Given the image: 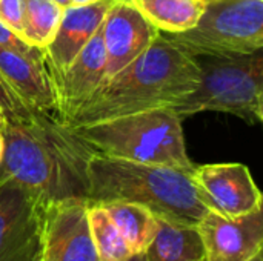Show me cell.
<instances>
[{
    "label": "cell",
    "mask_w": 263,
    "mask_h": 261,
    "mask_svg": "<svg viewBox=\"0 0 263 261\" xmlns=\"http://www.w3.org/2000/svg\"><path fill=\"white\" fill-rule=\"evenodd\" d=\"M2 129L0 183L22 188L42 205L86 198V166L94 151L55 114L6 118Z\"/></svg>",
    "instance_id": "6da1fadb"
},
{
    "label": "cell",
    "mask_w": 263,
    "mask_h": 261,
    "mask_svg": "<svg viewBox=\"0 0 263 261\" xmlns=\"http://www.w3.org/2000/svg\"><path fill=\"white\" fill-rule=\"evenodd\" d=\"M199 80L196 57L160 32L143 54L106 78L62 123L72 129L134 112L171 108L193 92Z\"/></svg>",
    "instance_id": "7a4b0ae2"
},
{
    "label": "cell",
    "mask_w": 263,
    "mask_h": 261,
    "mask_svg": "<svg viewBox=\"0 0 263 261\" xmlns=\"http://www.w3.org/2000/svg\"><path fill=\"white\" fill-rule=\"evenodd\" d=\"M86 177L89 203H136L156 217L186 225H197L208 212L197 195L191 172L185 169L92 152Z\"/></svg>",
    "instance_id": "3957f363"
},
{
    "label": "cell",
    "mask_w": 263,
    "mask_h": 261,
    "mask_svg": "<svg viewBox=\"0 0 263 261\" xmlns=\"http://www.w3.org/2000/svg\"><path fill=\"white\" fill-rule=\"evenodd\" d=\"M96 154L193 171L182 118L170 108L149 109L72 128Z\"/></svg>",
    "instance_id": "277c9868"
},
{
    "label": "cell",
    "mask_w": 263,
    "mask_h": 261,
    "mask_svg": "<svg viewBox=\"0 0 263 261\" xmlns=\"http://www.w3.org/2000/svg\"><path fill=\"white\" fill-rule=\"evenodd\" d=\"M197 88L171 106L182 120L197 112H223L250 125L263 122L262 49L251 54L197 55Z\"/></svg>",
    "instance_id": "5b68a950"
},
{
    "label": "cell",
    "mask_w": 263,
    "mask_h": 261,
    "mask_svg": "<svg viewBox=\"0 0 263 261\" xmlns=\"http://www.w3.org/2000/svg\"><path fill=\"white\" fill-rule=\"evenodd\" d=\"M193 57L251 54L263 48V0H213L194 28L165 34Z\"/></svg>",
    "instance_id": "8992f818"
},
{
    "label": "cell",
    "mask_w": 263,
    "mask_h": 261,
    "mask_svg": "<svg viewBox=\"0 0 263 261\" xmlns=\"http://www.w3.org/2000/svg\"><path fill=\"white\" fill-rule=\"evenodd\" d=\"M39 261H99L86 198L43 206Z\"/></svg>",
    "instance_id": "52a82bcc"
},
{
    "label": "cell",
    "mask_w": 263,
    "mask_h": 261,
    "mask_svg": "<svg viewBox=\"0 0 263 261\" xmlns=\"http://www.w3.org/2000/svg\"><path fill=\"white\" fill-rule=\"evenodd\" d=\"M191 178L203 206L223 217H242L262 209V194L242 163L194 166Z\"/></svg>",
    "instance_id": "ba28073f"
},
{
    "label": "cell",
    "mask_w": 263,
    "mask_h": 261,
    "mask_svg": "<svg viewBox=\"0 0 263 261\" xmlns=\"http://www.w3.org/2000/svg\"><path fill=\"white\" fill-rule=\"evenodd\" d=\"M43 206L11 183H0V261H39Z\"/></svg>",
    "instance_id": "9c48e42d"
},
{
    "label": "cell",
    "mask_w": 263,
    "mask_h": 261,
    "mask_svg": "<svg viewBox=\"0 0 263 261\" xmlns=\"http://www.w3.org/2000/svg\"><path fill=\"white\" fill-rule=\"evenodd\" d=\"M197 229L206 261H253L262 255L263 209L236 218L208 211Z\"/></svg>",
    "instance_id": "30bf717a"
},
{
    "label": "cell",
    "mask_w": 263,
    "mask_h": 261,
    "mask_svg": "<svg viewBox=\"0 0 263 261\" xmlns=\"http://www.w3.org/2000/svg\"><path fill=\"white\" fill-rule=\"evenodd\" d=\"M102 34L106 52V80L143 54L160 31L129 0H116L102 22Z\"/></svg>",
    "instance_id": "8fae6325"
},
{
    "label": "cell",
    "mask_w": 263,
    "mask_h": 261,
    "mask_svg": "<svg viewBox=\"0 0 263 261\" xmlns=\"http://www.w3.org/2000/svg\"><path fill=\"white\" fill-rule=\"evenodd\" d=\"M105 74L106 52L100 25L68 68L57 78H52L57 118L66 122L103 83Z\"/></svg>",
    "instance_id": "7c38bea8"
},
{
    "label": "cell",
    "mask_w": 263,
    "mask_h": 261,
    "mask_svg": "<svg viewBox=\"0 0 263 261\" xmlns=\"http://www.w3.org/2000/svg\"><path fill=\"white\" fill-rule=\"evenodd\" d=\"M0 75L31 112L55 114V94L43 49L22 52L0 48Z\"/></svg>",
    "instance_id": "4fadbf2b"
},
{
    "label": "cell",
    "mask_w": 263,
    "mask_h": 261,
    "mask_svg": "<svg viewBox=\"0 0 263 261\" xmlns=\"http://www.w3.org/2000/svg\"><path fill=\"white\" fill-rule=\"evenodd\" d=\"M116 0H99L86 6H66L54 38L43 49L51 78H57L102 25Z\"/></svg>",
    "instance_id": "5bb4252c"
},
{
    "label": "cell",
    "mask_w": 263,
    "mask_h": 261,
    "mask_svg": "<svg viewBox=\"0 0 263 261\" xmlns=\"http://www.w3.org/2000/svg\"><path fill=\"white\" fill-rule=\"evenodd\" d=\"M143 258L145 261H206L197 225L157 217L156 235Z\"/></svg>",
    "instance_id": "9a60e30c"
},
{
    "label": "cell",
    "mask_w": 263,
    "mask_h": 261,
    "mask_svg": "<svg viewBox=\"0 0 263 261\" xmlns=\"http://www.w3.org/2000/svg\"><path fill=\"white\" fill-rule=\"evenodd\" d=\"M143 17L165 34L185 32L196 26L206 0H129Z\"/></svg>",
    "instance_id": "2e32d148"
},
{
    "label": "cell",
    "mask_w": 263,
    "mask_h": 261,
    "mask_svg": "<svg viewBox=\"0 0 263 261\" xmlns=\"http://www.w3.org/2000/svg\"><path fill=\"white\" fill-rule=\"evenodd\" d=\"M99 205L106 209L109 218L122 234L133 255H143L156 235L157 217L149 209L136 203L109 202Z\"/></svg>",
    "instance_id": "e0dca14e"
},
{
    "label": "cell",
    "mask_w": 263,
    "mask_h": 261,
    "mask_svg": "<svg viewBox=\"0 0 263 261\" xmlns=\"http://www.w3.org/2000/svg\"><path fill=\"white\" fill-rule=\"evenodd\" d=\"M63 9L54 0H23L22 40L37 49H45L54 38Z\"/></svg>",
    "instance_id": "ac0fdd59"
},
{
    "label": "cell",
    "mask_w": 263,
    "mask_h": 261,
    "mask_svg": "<svg viewBox=\"0 0 263 261\" xmlns=\"http://www.w3.org/2000/svg\"><path fill=\"white\" fill-rule=\"evenodd\" d=\"M88 218L99 261H131L134 258L129 246L102 205L88 202Z\"/></svg>",
    "instance_id": "d6986e66"
},
{
    "label": "cell",
    "mask_w": 263,
    "mask_h": 261,
    "mask_svg": "<svg viewBox=\"0 0 263 261\" xmlns=\"http://www.w3.org/2000/svg\"><path fill=\"white\" fill-rule=\"evenodd\" d=\"M0 22L22 38L23 32V0H0Z\"/></svg>",
    "instance_id": "ffe728a7"
},
{
    "label": "cell",
    "mask_w": 263,
    "mask_h": 261,
    "mask_svg": "<svg viewBox=\"0 0 263 261\" xmlns=\"http://www.w3.org/2000/svg\"><path fill=\"white\" fill-rule=\"evenodd\" d=\"M0 109L5 112L6 118H17L31 114V111L17 98L12 89L6 85L2 75H0Z\"/></svg>",
    "instance_id": "44dd1931"
},
{
    "label": "cell",
    "mask_w": 263,
    "mask_h": 261,
    "mask_svg": "<svg viewBox=\"0 0 263 261\" xmlns=\"http://www.w3.org/2000/svg\"><path fill=\"white\" fill-rule=\"evenodd\" d=\"M0 48H6V49H14V51H22V52H28L37 48H32L29 45H26L15 32H12L3 22H0Z\"/></svg>",
    "instance_id": "7402d4cb"
},
{
    "label": "cell",
    "mask_w": 263,
    "mask_h": 261,
    "mask_svg": "<svg viewBox=\"0 0 263 261\" xmlns=\"http://www.w3.org/2000/svg\"><path fill=\"white\" fill-rule=\"evenodd\" d=\"M69 5L72 6H86V5H91V3H96L99 0H68Z\"/></svg>",
    "instance_id": "603a6c76"
},
{
    "label": "cell",
    "mask_w": 263,
    "mask_h": 261,
    "mask_svg": "<svg viewBox=\"0 0 263 261\" xmlns=\"http://www.w3.org/2000/svg\"><path fill=\"white\" fill-rule=\"evenodd\" d=\"M3 149H5V138H3V129L0 125V163H2V157H3Z\"/></svg>",
    "instance_id": "cb8c5ba5"
},
{
    "label": "cell",
    "mask_w": 263,
    "mask_h": 261,
    "mask_svg": "<svg viewBox=\"0 0 263 261\" xmlns=\"http://www.w3.org/2000/svg\"><path fill=\"white\" fill-rule=\"evenodd\" d=\"M54 2H57L62 8H66V6H69V2L68 0H54Z\"/></svg>",
    "instance_id": "d4e9b609"
},
{
    "label": "cell",
    "mask_w": 263,
    "mask_h": 261,
    "mask_svg": "<svg viewBox=\"0 0 263 261\" xmlns=\"http://www.w3.org/2000/svg\"><path fill=\"white\" fill-rule=\"evenodd\" d=\"M5 120H6V115H5V112L0 109V125H3V123H5Z\"/></svg>",
    "instance_id": "484cf974"
},
{
    "label": "cell",
    "mask_w": 263,
    "mask_h": 261,
    "mask_svg": "<svg viewBox=\"0 0 263 261\" xmlns=\"http://www.w3.org/2000/svg\"><path fill=\"white\" fill-rule=\"evenodd\" d=\"M131 261H145V258H143V255H139V257H134Z\"/></svg>",
    "instance_id": "4316f807"
},
{
    "label": "cell",
    "mask_w": 263,
    "mask_h": 261,
    "mask_svg": "<svg viewBox=\"0 0 263 261\" xmlns=\"http://www.w3.org/2000/svg\"><path fill=\"white\" fill-rule=\"evenodd\" d=\"M253 261H262V255H259L257 258H254V260H253Z\"/></svg>",
    "instance_id": "83f0119b"
}]
</instances>
